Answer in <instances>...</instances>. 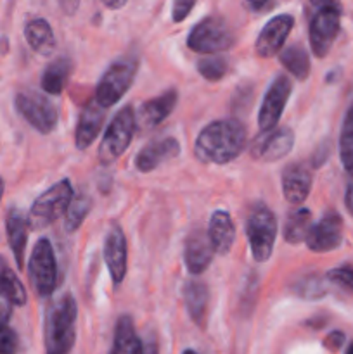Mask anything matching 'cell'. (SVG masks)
<instances>
[{
  "label": "cell",
  "instance_id": "6da1fadb",
  "mask_svg": "<svg viewBox=\"0 0 353 354\" xmlns=\"http://www.w3.org/2000/svg\"><path fill=\"white\" fill-rule=\"evenodd\" d=\"M248 131L237 120H220L208 124L196 140V158L204 165H227L241 156Z\"/></svg>",
  "mask_w": 353,
  "mask_h": 354
},
{
  "label": "cell",
  "instance_id": "7a4b0ae2",
  "mask_svg": "<svg viewBox=\"0 0 353 354\" xmlns=\"http://www.w3.org/2000/svg\"><path fill=\"white\" fill-rule=\"evenodd\" d=\"M76 339V301L62 294L48 308L45 318V349L47 354H68Z\"/></svg>",
  "mask_w": 353,
  "mask_h": 354
},
{
  "label": "cell",
  "instance_id": "3957f363",
  "mask_svg": "<svg viewBox=\"0 0 353 354\" xmlns=\"http://www.w3.org/2000/svg\"><path fill=\"white\" fill-rule=\"evenodd\" d=\"M234 44V35L227 21L220 16H210L197 23L187 38L190 50L197 54H220L228 50Z\"/></svg>",
  "mask_w": 353,
  "mask_h": 354
},
{
  "label": "cell",
  "instance_id": "277c9868",
  "mask_svg": "<svg viewBox=\"0 0 353 354\" xmlns=\"http://www.w3.org/2000/svg\"><path fill=\"white\" fill-rule=\"evenodd\" d=\"M73 199V187L69 180H61L51 189L45 190L33 203L28 216V225L33 230H42L54 223L59 216L66 213Z\"/></svg>",
  "mask_w": 353,
  "mask_h": 354
},
{
  "label": "cell",
  "instance_id": "5b68a950",
  "mask_svg": "<svg viewBox=\"0 0 353 354\" xmlns=\"http://www.w3.org/2000/svg\"><path fill=\"white\" fill-rule=\"evenodd\" d=\"M248 234L249 245H251L253 258L258 263H265L273 251L277 237V220L275 214L265 206V204H256L251 209L248 218Z\"/></svg>",
  "mask_w": 353,
  "mask_h": 354
},
{
  "label": "cell",
  "instance_id": "8992f818",
  "mask_svg": "<svg viewBox=\"0 0 353 354\" xmlns=\"http://www.w3.org/2000/svg\"><path fill=\"white\" fill-rule=\"evenodd\" d=\"M135 128V111L130 106H125L109 123L99 145V159L104 166L113 165L123 156L130 145Z\"/></svg>",
  "mask_w": 353,
  "mask_h": 354
},
{
  "label": "cell",
  "instance_id": "52a82bcc",
  "mask_svg": "<svg viewBox=\"0 0 353 354\" xmlns=\"http://www.w3.org/2000/svg\"><path fill=\"white\" fill-rule=\"evenodd\" d=\"M135 75H137V61L134 57L120 59L111 64L96 88L97 102L104 109L114 106L128 92Z\"/></svg>",
  "mask_w": 353,
  "mask_h": 354
},
{
  "label": "cell",
  "instance_id": "ba28073f",
  "mask_svg": "<svg viewBox=\"0 0 353 354\" xmlns=\"http://www.w3.org/2000/svg\"><path fill=\"white\" fill-rule=\"evenodd\" d=\"M341 7L334 2H318L310 21V45L317 57H325L339 33Z\"/></svg>",
  "mask_w": 353,
  "mask_h": 354
},
{
  "label": "cell",
  "instance_id": "9c48e42d",
  "mask_svg": "<svg viewBox=\"0 0 353 354\" xmlns=\"http://www.w3.org/2000/svg\"><path fill=\"white\" fill-rule=\"evenodd\" d=\"M30 280L35 292L42 297L54 294L57 286V265H55L54 249L47 239L37 242L30 258Z\"/></svg>",
  "mask_w": 353,
  "mask_h": 354
},
{
  "label": "cell",
  "instance_id": "30bf717a",
  "mask_svg": "<svg viewBox=\"0 0 353 354\" xmlns=\"http://www.w3.org/2000/svg\"><path fill=\"white\" fill-rule=\"evenodd\" d=\"M16 107L21 116L40 133H51L57 124V109L47 97L40 93L19 92L16 97Z\"/></svg>",
  "mask_w": 353,
  "mask_h": 354
},
{
  "label": "cell",
  "instance_id": "8fae6325",
  "mask_svg": "<svg viewBox=\"0 0 353 354\" xmlns=\"http://www.w3.org/2000/svg\"><path fill=\"white\" fill-rule=\"evenodd\" d=\"M291 90H293V83L286 75H279L273 80L269 92L263 97L262 107H260L258 127L262 133H269V131L275 130L277 123L282 116L284 107L289 100Z\"/></svg>",
  "mask_w": 353,
  "mask_h": 354
},
{
  "label": "cell",
  "instance_id": "7c38bea8",
  "mask_svg": "<svg viewBox=\"0 0 353 354\" xmlns=\"http://www.w3.org/2000/svg\"><path fill=\"white\" fill-rule=\"evenodd\" d=\"M307 245L314 252L334 251L343 242V220L336 211H329L315 225L307 237Z\"/></svg>",
  "mask_w": 353,
  "mask_h": 354
},
{
  "label": "cell",
  "instance_id": "4fadbf2b",
  "mask_svg": "<svg viewBox=\"0 0 353 354\" xmlns=\"http://www.w3.org/2000/svg\"><path fill=\"white\" fill-rule=\"evenodd\" d=\"M294 145V133L291 128H279L269 133H260L253 142L251 156L255 159L273 162L286 158Z\"/></svg>",
  "mask_w": 353,
  "mask_h": 354
},
{
  "label": "cell",
  "instance_id": "5bb4252c",
  "mask_svg": "<svg viewBox=\"0 0 353 354\" xmlns=\"http://www.w3.org/2000/svg\"><path fill=\"white\" fill-rule=\"evenodd\" d=\"M294 17L291 14H280L270 19L255 41V52L260 57H272L282 48L284 41L293 30Z\"/></svg>",
  "mask_w": 353,
  "mask_h": 354
},
{
  "label": "cell",
  "instance_id": "9a60e30c",
  "mask_svg": "<svg viewBox=\"0 0 353 354\" xmlns=\"http://www.w3.org/2000/svg\"><path fill=\"white\" fill-rule=\"evenodd\" d=\"M104 259L114 286H120L127 275V239L120 225H111L104 242Z\"/></svg>",
  "mask_w": 353,
  "mask_h": 354
},
{
  "label": "cell",
  "instance_id": "2e32d148",
  "mask_svg": "<svg viewBox=\"0 0 353 354\" xmlns=\"http://www.w3.org/2000/svg\"><path fill=\"white\" fill-rule=\"evenodd\" d=\"M176 100H179V93L175 90H168L156 99L144 102L135 113V127L141 131H149L156 128L172 114L176 106Z\"/></svg>",
  "mask_w": 353,
  "mask_h": 354
},
{
  "label": "cell",
  "instance_id": "e0dca14e",
  "mask_svg": "<svg viewBox=\"0 0 353 354\" xmlns=\"http://www.w3.org/2000/svg\"><path fill=\"white\" fill-rule=\"evenodd\" d=\"M215 249L210 241V235L204 230H192L185 239V249H183V259L185 266L192 275H201L210 266L213 259Z\"/></svg>",
  "mask_w": 353,
  "mask_h": 354
},
{
  "label": "cell",
  "instance_id": "ac0fdd59",
  "mask_svg": "<svg viewBox=\"0 0 353 354\" xmlns=\"http://www.w3.org/2000/svg\"><path fill=\"white\" fill-rule=\"evenodd\" d=\"M180 154V144L176 138L166 137L159 140L149 142L147 145L141 149V152L135 158V166L141 173H149L152 169L159 168L163 162L176 158Z\"/></svg>",
  "mask_w": 353,
  "mask_h": 354
},
{
  "label": "cell",
  "instance_id": "d6986e66",
  "mask_svg": "<svg viewBox=\"0 0 353 354\" xmlns=\"http://www.w3.org/2000/svg\"><path fill=\"white\" fill-rule=\"evenodd\" d=\"M104 118H106V109H104L96 99H92L85 107H83L82 114H80L78 124H76V149L85 151V149H89L90 145H92V142L96 140L100 128H102Z\"/></svg>",
  "mask_w": 353,
  "mask_h": 354
},
{
  "label": "cell",
  "instance_id": "ffe728a7",
  "mask_svg": "<svg viewBox=\"0 0 353 354\" xmlns=\"http://www.w3.org/2000/svg\"><path fill=\"white\" fill-rule=\"evenodd\" d=\"M311 189V171L307 165L293 162L282 171V192L287 203L301 204Z\"/></svg>",
  "mask_w": 353,
  "mask_h": 354
},
{
  "label": "cell",
  "instance_id": "44dd1931",
  "mask_svg": "<svg viewBox=\"0 0 353 354\" xmlns=\"http://www.w3.org/2000/svg\"><path fill=\"white\" fill-rule=\"evenodd\" d=\"M208 235H210L215 252L227 254L230 251L235 241V228L227 211H215L213 216H211Z\"/></svg>",
  "mask_w": 353,
  "mask_h": 354
},
{
  "label": "cell",
  "instance_id": "7402d4cb",
  "mask_svg": "<svg viewBox=\"0 0 353 354\" xmlns=\"http://www.w3.org/2000/svg\"><path fill=\"white\" fill-rule=\"evenodd\" d=\"M183 301L189 317L196 322L197 325L203 327L204 317H206L208 303H210V292H208L206 283L199 280H189L183 286Z\"/></svg>",
  "mask_w": 353,
  "mask_h": 354
},
{
  "label": "cell",
  "instance_id": "603a6c76",
  "mask_svg": "<svg viewBox=\"0 0 353 354\" xmlns=\"http://www.w3.org/2000/svg\"><path fill=\"white\" fill-rule=\"evenodd\" d=\"M73 73V61L69 57H59L45 68L42 75V88L51 95H59L66 88Z\"/></svg>",
  "mask_w": 353,
  "mask_h": 354
},
{
  "label": "cell",
  "instance_id": "cb8c5ba5",
  "mask_svg": "<svg viewBox=\"0 0 353 354\" xmlns=\"http://www.w3.org/2000/svg\"><path fill=\"white\" fill-rule=\"evenodd\" d=\"M28 220L17 209H12L7 216V235H9V244L12 249L14 259L17 263V268H23L24 265V248L28 241Z\"/></svg>",
  "mask_w": 353,
  "mask_h": 354
},
{
  "label": "cell",
  "instance_id": "d4e9b609",
  "mask_svg": "<svg viewBox=\"0 0 353 354\" xmlns=\"http://www.w3.org/2000/svg\"><path fill=\"white\" fill-rule=\"evenodd\" d=\"M142 342L135 334L130 317H120L114 332V344L111 354H142Z\"/></svg>",
  "mask_w": 353,
  "mask_h": 354
},
{
  "label": "cell",
  "instance_id": "484cf974",
  "mask_svg": "<svg viewBox=\"0 0 353 354\" xmlns=\"http://www.w3.org/2000/svg\"><path fill=\"white\" fill-rule=\"evenodd\" d=\"M24 35H26V40L30 44V47L35 52H40V54H51L55 45L51 24L45 19L30 21L26 24V28H24Z\"/></svg>",
  "mask_w": 353,
  "mask_h": 354
},
{
  "label": "cell",
  "instance_id": "4316f807",
  "mask_svg": "<svg viewBox=\"0 0 353 354\" xmlns=\"http://www.w3.org/2000/svg\"><path fill=\"white\" fill-rule=\"evenodd\" d=\"M311 230V213L305 207H298L289 213L284 227V239L289 244H300L307 241Z\"/></svg>",
  "mask_w": 353,
  "mask_h": 354
},
{
  "label": "cell",
  "instance_id": "83f0119b",
  "mask_svg": "<svg viewBox=\"0 0 353 354\" xmlns=\"http://www.w3.org/2000/svg\"><path fill=\"white\" fill-rule=\"evenodd\" d=\"M279 59L280 64L296 80H307L310 75V57H308L307 50L300 45H291V47L284 48Z\"/></svg>",
  "mask_w": 353,
  "mask_h": 354
},
{
  "label": "cell",
  "instance_id": "f1b7e54d",
  "mask_svg": "<svg viewBox=\"0 0 353 354\" xmlns=\"http://www.w3.org/2000/svg\"><path fill=\"white\" fill-rule=\"evenodd\" d=\"M90 207H92V199H90L89 194L82 192L73 196L71 203H69L68 209L64 213V228L68 234H73V232L82 227L83 220L90 213Z\"/></svg>",
  "mask_w": 353,
  "mask_h": 354
},
{
  "label": "cell",
  "instance_id": "f546056e",
  "mask_svg": "<svg viewBox=\"0 0 353 354\" xmlns=\"http://www.w3.org/2000/svg\"><path fill=\"white\" fill-rule=\"evenodd\" d=\"M0 283H2L3 289L7 290L12 304L23 306V304L26 303V290H24L23 283L19 282L16 273L6 265V261H3L2 258H0Z\"/></svg>",
  "mask_w": 353,
  "mask_h": 354
},
{
  "label": "cell",
  "instance_id": "4dcf8cb0",
  "mask_svg": "<svg viewBox=\"0 0 353 354\" xmlns=\"http://www.w3.org/2000/svg\"><path fill=\"white\" fill-rule=\"evenodd\" d=\"M339 154H341V162L345 169L353 176V106L346 113L345 123H343Z\"/></svg>",
  "mask_w": 353,
  "mask_h": 354
},
{
  "label": "cell",
  "instance_id": "1f68e13d",
  "mask_svg": "<svg viewBox=\"0 0 353 354\" xmlns=\"http://www.w3.org/2000/svg\"><path fill=\"white\" fill-rule=\"evenodd\" d=\"M197 71L208 82H218L227 75L228 62L227 59L220 57V55H210V57H203L197 62Z\"/></svg>",
  "mask_w": 353,
  "mask_h": 354
},
{
  "label": "cell",
  "instance_id": "d6a6232c",
  "mask_svg": "<svg viewBox=\"0 0 353 354\" xmlns=\"http://www.w3.org/2000/svg\"><path fill=\"white\" fill-rule=\"evenodd\" d=\"M327 280L343 289L345 292L353 296V268L352 266H341V268H334L327 273Z\"/></svg>",
  "mask_w": 353,
  "mask_h": 354
},
{
  "label": "cell",
  "instance_id": "836d02e7",
  "mask_svg": "<svg viewBox=\"0 0 353 354\" xmlns=\"http://www.w3.org/2000/svg\"><path fill=\"white\" fill-rule=\"evenodd\" d=\"M19 348V341L12 328L7 325H0V354H16Z\"/></svg>",
  "mask_w": 353,
  "mask_h": 354
},
{
  "label": "cell",
  "instance_id": "e575fe53",
  "mask_svg": "<svg viewBox=\"0 0 353 354\" xmlns=\"http://www.w3.org/2000/svg\"><path fill=\"white\" fill-rule=\"evenodd\" d=\"M298 292H300L303 297L315 299V297L324 296L325 290H324V286H322V282L317 279V277H310V279L301 280L300 286H298Z\"/></svg>",
  "mask_w": 353,
  "mask_h": 354
},
{
  "label": "cell",
  "instance_id": "d590c367",
  "mask_svg": "<svg viewBox=\"0 0 353 354\" xmlns=\"http://www.w3.org/2000/svg\"><path fill=\"white\" fill-rule=\"evenodd\" d=\"M10 313H12V301H10L9 294H7V290L0 283V325H6Z\"/></svg>",
  "mask_w": 353,
  "mask_h": 354
},
{
  "label": "cell",
  "instance_id": "8d00e7d4",
  "mask_svg": "<svg viewBox=\"0 0 353 354\" xmlns=\"http://www.w3.org/2000/svg\"><path fill=\"white\" fill-rule=\"evenodd\" d=\"M194 9V2H189V0H179V2L173 3V21L175 23H180L187 17V14Z\"/></svg>",
  "mask_w": 353,
  "mask_h": 354
},
{
  "label": "cell",
  "instance_id": "74e56055",
  "mask_svg": "<svg viewBox=\"0 0 353 354\" xmlns=\"http://www.w3.org/2000/svg\"><path fill=\"white\" fill-rule=\"evenodd\" d=\"M324 344H325V348L329 349V351H339V349H341V346L345 344V334H343V332H339V330L331 332V334L325 337Z\"/></svg>",
  "mask_w": 353,
  "mask_h": 354
},
{
  "label": "cell",
  "instance_id": "f35d334b",
  "mask_svg": "<svg viewBox=\"0 0 353 354\" xmlns=\"http://www.w3.org/2000/svg\"><path fill=\"white\" fill-rule=\"evenodd\" d=\"M246 6L249 7V9L251 10H255V12H262V10H269V9H272L273 6H275V3L273 2H248L246 3Z\"/></svg>",
  "mask_w": 353,
  "mask_h": 354
},
{
  "label": "cell",
  "instance_id": "ab89813d",
  "mask_svg": "<svg viewBox=\"0 0 353 354\" xmlns=\"http://www.w3.org/2000/svg\"><path fill=\"white\" fill-rule=\"evenodd\" d=\"M346 207H348L350 213L353 214V182L348 185V190H346Z\"/></svg>",
  "mask_w": 353,
  "mask_h": 354
},
{
  "label": "cell",
  "instance_id": "60d3db41",
  "mask_svg": "<svg viewBox=\"0 0 353 354\" xmlns=\"http://www.w3.org/2000/svg\"><path fill=\"white\" fill-rule=\"evenodd\" d=\"M142 354H158V344H156L154 341L147 342V344L144 346V349H142Z\"/></svg>",
  "mask_w": 353,
  "mask_h": 354
},
{
  "label": "cell",
  "instance_id": "b9f144b4",
  "mask_svg": "<svg viewBox=\"0 0 353 354\" xmlns=\"http://www.w3.org/2000/svg\"><path fill=\"white\" fill-rule=\"evenodd\" d=\"M125 0H121V2H104V6L107 7V9H121V7L125 6Z\"/></svg>",
  "mask_w": 353,
  "mask_h": 354
},
{
  "label": "cell",
  "instance_id": "7bdbcfd3",
  "mask_svg": "<svg viewBox=\"0 0 353 354\" xmlns=\"http://www.w3.org/2000/svg\"><path fill=\"white\" fill-rule=\"evenodd\" d=\"M2 194H3V180L0 178V199H2Z\"/></svg>",
  "mask_w": 353,
  "mask_h": 354
},
{
  "label": "cell",
  "instance_id": "ee69618b",
  "mask_svg": "<svg viewBox=\"0 0 353 354\" xmlns=\"http://www.w3.org/2000/svg\"><path fill=\"white\" fill-rule=\"evenodd\" d=\"M346 354H353V342L348 346V349H346Z\"/></svg>",
  "mask_w": 353,
  "mask_h": 354
},
{
  "label": "cell",
  "instance_id": "f6af8a7d",
  "mask_svg": "<svg viewBox=\"0 0 353 354\" xmlns=\"http://www.w3.org/2000/svg\"><path fill=\"white\" fill-rule=\"evenodd\" d=\"M183 354H197V353H194V351H190V349H187V351H183Z\"/></svg>",
  "mask_w": 353,
  "mask_h": 354
}]
</instances>
